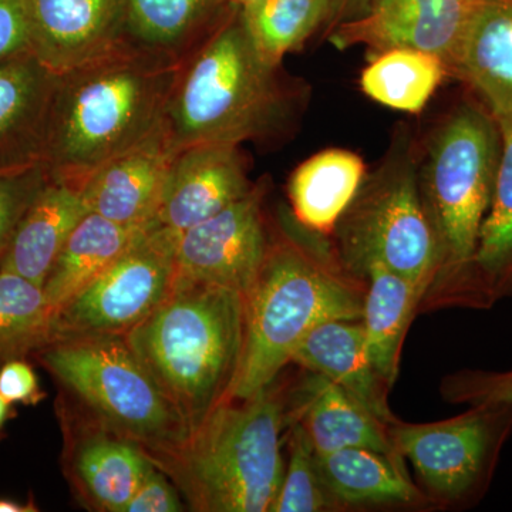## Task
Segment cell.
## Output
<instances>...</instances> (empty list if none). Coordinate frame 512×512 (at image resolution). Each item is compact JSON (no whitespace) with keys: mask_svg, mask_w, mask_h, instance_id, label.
I'll return each instance as SVG.
<instances>
[{"mask_svg":"<svg viewBox=\"0 0 512 512\" xmlns=\"http://www.w3.org/2000/svg\"><path fill=\"white\" fill-rule=\"evenodd\" d=\"M366 279L353 274L332 238L303 228L291 212L269 225L265 259L245 296V345L231 399L278 379L301 340L329 320L362 319Z\"/></svg>","mask_w":512,"mask_h":512,"instance_id":"1","label":"cell"},{"mask_svg":"<svg viewBox=\"0 0 512 512\" xmlns=\"http://www.w3.org/2000/svg\"><path fill=\"white\" fill-rule=\"evenodd\" d=\"M181 63L124 42L57 77L43 164L79 185L163 127Z\"/></svg>","mask_w":512,"mask_h":512,"instance_id":"2","label":"cell"},{"mask_svg":"<svg viewBox=\"0 0 512 512\" xmlns=\"http://www.w3.org/2000/svg\"><path fill=\"white\" fill-rule=\"evenodd\" d=\"M305 97L301 84L256 52L237 8L181 63L163 130L175 151L279 140L295 128Z\"/></svg>","mask_w":512,"mask_h":512,"instance_id":"3","label":"cell"},{"mask_svg":"<svg viewBox=\"0 0 512 512\" xmlns=\"http://www.w3.org/2000/svg\"><path fill=\"white\" fill-rule=\"evenodd\" d=\"M124 338L192 433L231 399L244 355V295L175 275L163 302Z\"/></svg>","mask_w":512,"mask_h":512,"instance_id":"4","label":"cell"},{"mask_svg":"<svg viewBox=\"0 0 512 512\" xmlns=\"http://www.w3.org/2000/svg\"><path fill=\"white\" fill-rule=\"evenodd\" d=\"M275 382L221 403L183 446L151 460L191 510L271 512L285 467L286 394Z\"/></svg>","mask_w":512,"mask_h":512,"instance_id":"5","label":"cell"},{"mask_svg":"<svg viewBox=\"0 0 512 512\" xmlns=\"http://www.w3.org/2000/svg\"><path fill=\"white\" fill-rule=\"evenodd\" d=\"M501 146L500 124L477 100L458 104L427 136L419 158V188L441 256L439 275L431 284L456 274L476 254Z\"/></svg>","mask_w":512,"mask_h":512,"instance_id":"6","label":"cell"},{"mask_svg":"<svg viewBox=\"0 0 512 512\" xmlns=\"http://www.w3.org/2000/svg\"><path fill=\"white\" fill-rule=\"evenodd\" d=\"M330 238L353 274L365 279L370 268L382 266L426 293L439 275L441 256L421 201L419 157L409 131H397Z\"/></svg>","mask_w":512,"mask_h":512,"instance_id":"7","label":"cell"},{"mask_svg":"<svg viewBox=\"0 0 512 512\" xmlns=\"http://www.w3.org/2000/svg\"><path fill=\"white\" fill-rule=\"evenodd\" d=\"M35 356L90 416L134 441L150 460L174 453L190 437V424L124 336L56 340Z\"/></svg>","mask_w":512,"mask_h":512,"instance_id":"8","label":"cell"},{"mask_svg":"<svg viewBox=\"0 0 512 512\" xmlns=\"http://www.w3.org/2000/svg\"><path fill=\"white\" fill-rule=\"evenodd\" d=\"M387 433L433 507L466 510L480 503L493 483L512 434V404L470 406L434 423L397 419L387 424Z\"/></svg>","mask_w":512,"mask_h":512,"instance_id":"9","label":"cell"},{"mask_svg":"<svg viewBox=\"0 0 512 512\" xmlns=\"http://www.w3.org/2000/svg\"><path fill=\"white\" fill-rule=\"evenodd\" d=\"M177 238L150 227L86 288L56 309L52 339L126 336L163 302L174 284Z\"/></svg>","mask_w":512,"mask_h":512,"instance_id":"10","label":"cell"},{"mask_svg":"<svg viewBox=\"0 0 512 512\" xmlns=\"http://www.w3.org/2000/svg\"><path fill=\"white\" fill-rule=\"evenodd\" d=\"M265 197L266 185L254 184L241 200L181 234L175 244L177 275L232 289L245 298L268 249Z\"/></svg>","mask_w":512,"mask_h":512,"instance_id":"11","label":"cell"},{"mask_svg":"<svg viewBox=\"0 0 512 512\" xmlns=\"http://www.w3.org/2000/svg\"><path fill=\"white\" fill-rule=\"evenodd\" d=\"M498 124L503 138L500 167L476 254L456 274L429 286L419 313L448 308L483 311L512 296V119Z\"/></svg>","mask_w":512,"mask_h":512,"instance_id":"12","label":"cell"},{"mask_svg":"<svg viewBox=\"0 0 512 512\" xmlns=\"http://www.w3.org/2000/svg\"><path fill=\"white\" fill-rule=\"evenodd\" d=\"M473 0H366L363 12L339 23L330 43L340 50L362 46L370 56L392 49L433 53L448 73Z\"/></svg>","mask_w":512,"mask_h":512,"instance_id":"13","label":"cell"},{"mask_svg":"<svg viewBox=\"0 0 512 512\" xmlns=\"http://www.w3.org/2000/svg\"><path fill=\"white\" fill-rule=\"evenodd\" d=\"M241 146L195 144L175 153L153 227L178 238L252 190Z\"/></svg>","mask_w":512,"mask_h":512,"instance_id":"14","label":"cell"},{"mask_svg":"<svg viewBox=\"0 0 512 512\" xmlns=\"http://www.w3.org/2000/svg\"><path fill=\"white\" fill-rule=\"evenodd\" d=\"M63 417L64 470L80 500L92 510L124 512L156 464L134 441L87 413L74 423Z\"/></svg>","mask_w":512,"mask_h":512,"instance_id":"15","label":"cell"},{"mask_svg":"<svg viewBox=\"0 0 512 512\" xmlns=\"http://www.w3.org/2000/svg\"><path fill=\"white\" fill-rule=\"evenodd\" d=\"M127 0H23L30 52L57 74L126 42Z\"/></svg>","mask_w":512,"mask_h":512,"instance_id":"16","label":"cell"},{"mask_svg":"<svg viewBox=\"0 0 512 512\" xmlns=\"http://www.w3.org/2000/svg\"><path fill=\"white\" fill-rule=\"evenodd\" d=\"M175 153L161 127L101 164L79 185L87 210L123 227H153Z\"/></svg>","mask_w":512,"mask_h":512,"instance_id":"17","label":"cell"},{"mask_svg":"<svg viewBox=\"0 0 512 512\" xmlns=\"http://www.w3.org/2000/svg\"><path fill=\"white\" fill-rule=\"evenodd\" d=\"M57 77L30 50L0 62V173L43 164Z\"/></svg>","mask_w":512,"mask_h":512,"instance_id":"18","label":"cell"},{"mask_svg":"<svg viewBox=\"0 0 512 512\" xmlns=\"http://www.w3.org/2000/svg\"><path fill=\"white\" fill-rule=\"evenodd\" d=\"M450 77L495 120L512 119V0H473Z\"/></svg>","mask_w":512,"mask_h":512,"instance_id":"19","label":"cell"},{"mask_svg":"<svg viewBox=\"0 0 512 512\" xmlns=\"http://www.w3.org/2000/svg\"><path fill=\"white\" fill-rule=\"evenodd\" d=\"M289 421L301 424L318 454L357 447L403 461L387 424L318 373L306 370V376L286 394V424Z\"/></svg>","mask_w":512,"mask_h":512,"instance_id":"20","label":"cell"},{"mask_svg":"<svg viewBox=\"0 0 512 512\" xmlns=\"http://www.w3.org/2000/svg\"><path fill=\"white\" fill-rule=\"evenodd\" d=\"M291 363L338 384L383 423L399 419L387 399L390 387L367 356L360 320H329L316 326L296 346Z\"/></svg>","mask_w":512,"mask_h":512,"instance_id":"21","label":"cell"},{"mask_svg":"<svg viewBox=\"0 0 512 512\" xmlns=\"http://www.w3.org/2000/svg\"><path fill=\"white\" fill-rule=\"evenodd\" d=\"M87 212L76 185L49 175L16 224L0 269L43 286L64 242Z\"/></svg>","mask_w":512,"mask_h":512,"instance_id":"22","label":"cell"},{"mask_svg":"<svg viewBox=\"0 0 512 512\" xmlns=\"http://www.w3.org/2000/svg\"><path fill=\"white\" fill-rule=\"evenodd\" d=\"M320 477L339 510L367 507H429L423 490L410 480L404 461L369 448L316 453Z\"/></svg>","mask_w":512,"mask_h":512,"instance_id":"23","label":"cell"},{"mask_svg":"<svg viewBox=\"0 0 512 512\" xmlns=\"http://www.w3.org/2000/svg\"><path fill=\"white\" fill-rule=\"evenodd\" d=\"M366 175V163L355 151L328 148L313 154L289 177L292 217L303 228L332 237Z\"/></svg>","mask_w":512,"mask_h":512,"instance_id":"24","label":"cell"},{"mask_svg":"<svg viewBox=\"0 0 512 512\" xmlns=\"http://www.w3.org/2000/svg\"><path fill=\"white\" fill-rule=\"evenodd\" d=\"M225 3L228 0H127L124 40L183 63L229 18L221 16Z\"/></svg>","mask_w":512,"mask_h":512,"instance_id":"25","label":"cell"},{"mask_svg":"<svg viewBox=\"0 0 512 512\" xmlns=\"http://www.w3.org/2000/svg\"><path fill=\"white\" fill-rule=\"evenodd\" d=\"M363 339L376 372L392 389L400 375L404 339L419 313L424 289L382 266L366 272Z\"/></svg>","mask_w":512,"mask_h":512,"instance_id":"26","label":"cell"},{"mask_svg":"<svg viewBox=\"0 0 512 512\" xmlns=\"http://www.w3.org/2000/svg\"><path fill=\"white\" fill-rule=\"evenodd\" d=\"M147 228H130L87 212L57 255L43 289L59 309L110 268Z\"/></svg>","mask_w":512,"mask_h":512,"instance_id":"27","label":"cell"},{"mask_svg":"<svg viewBox=\"0 0 512 512\" xmlns=\"http://www.w3.org/2000/svg\"><path fill=\"white\" fill-rule=\"evenodd\" d=\"M450 76L441 57L414 49H392L372 56L360 74V89L375 103L406 114H420Z\"/></svg>","mask_w":512,"mask_h":512,"instance_id":"28","label":"cell"},{"mask_svg":"<svg viewBox=\"0 0 512 512\" xmlns=\"http://www.w3.org/2000/svg\"><path fill=\"white\" fill-rule=\"evenodd\" d=\"M239 15L256 52L281 66L328 22L329 0H256L241 6Z\"/></svg>","mask_w":512,"mask_h":512,"instance_id":"29","label":"cell"},{"mask_svg":"<svg viewBox=\"0 0 512 512\" xmlns=\"http://www.w3.org/2000/svg\"><path fill=\"white\" fill-rule=\"evenodd\" d=\"M53 315L43 286L0 269V365L49 345Z\"/></svg>","mask_w":512,"mask_h":512,"instance_id":"30","label":"cell"},{"mask_svg":"<svg viewBox=\"0 0 512 512\" xmlns=\"http://www.w3.org/2000/svg\"><path fill=\"white\" fill-rule=\"evenodd\" d=\"M288 460L271 512L340 511L320 477L316 451L298 421L286 424Z\"/></svg>","mask_w":512,"mask_h":512,"instance_id":"31","label":"cell"},{"mask_svg":"<svg viewBox=\"0 0 512 512\" xmlns=\"http://www.w3.org/2000/svg\"><path fill=\"white\" fill-rule=\"evenodd\" d=\"M440 394L450 404H512V369H463L441 380Z\"/></svg>","mask_w":512,"mask_h":512,"instance_id":"32","label":"cell"},{"mask_svg":"<svg viewBox=\"0 0 512 512\" xmlns=\"http://www.w3.org/2000/svg\"><path fill=\"white\" fill-rule=\"evenodd\" d=\"M49 180L45 164L26 170L0 173V256L8 247L23 212Z\"/></svg>","mask_w":512,"mask_h":512,"instance_id":"33","label":"cell"},{"mask_svg":"<svg viewBox=\"0 0 512 512\" xmlns=\"http://www.w3.org/2000/svg\"><path fill=\"white\" fill-rule=\"evenodd\" d=\"M180 491L157 466L148 473L137 488L124 512H180L184 511Z\"/></svg>","mask_w":512,"mask_h":512,"instance_id":"34","label":"cell"},{"mask_svg":"<svg viewBox=\"0 0 512 512\" xmlns=\"http://www.w3.org/2000/svg\"><path fill=\"white\" fill-rule=\"evenodd\" d=\"M0 394L10 404L35 406L45 399L39 379L25 357L10 359L0 365Z\"/></svg>","mask_w":512,"mask_h":512,"instance_id":"35","label":"cell"},{"mask_svg":"<svg viewBox=\"0 0 512 512\" xmlns=\"http://www.w3.org/2000/svg\"><path fill=\"white\" fill-rule=\"evenodd\" d=\"M29 50L28 20L23 0H0V62Z\"/></svg>","mask_w":512,"mask_h":512,"instance_id":"36","label":"cell"},{"mask_svg":"<svg viewBox=\"0 0 512 512\" xmlns=\"http://www.w3.org/2000/svg\"><path fill=\"white\" fill-rule=\"evenodd\" d=\"M356 0H329L328 25L332 23V29L350 18V9L355 8Z\"/></svg>","mask_w":512,"mask_h":512,"instance_id":"37","label":"cell"},{"mask_svg":"<svg viewBox=\"0 0 512 512\" xmlns=\"http://www.w3.org/2000/svg\"><path fill=\"white\" fill-rule=\"evenodd\" d=\"M39 511L35 501L30 498L26 503L12 500V498L0 497V512H36Z\"/></svg>","mask_w":512,"mask_h":512,"instance_id":"38","label":"cell"},{"mask_svg":"<svg viewBox=\"0 0 512 512\" xmlns=\"http://www.w3.org/2000/svg\"><path fill=\"white\" fill-rule=\"evenodd\" d=\"M12 406L13 404H10L8 400L0 394V436H2V431L5 429L6 423H8L10 417L13 416Z\"/></svg>","mask_w":512,"mask_h":512,"instance_id":"39","label":"cell"},{"mask_svg":"<svg viewBox=\"0 0 512 512\" xmlns=\"http://www.w3.org/2000/svg\"><path fill=\"white\" fill-rule=\"evenodd\" d=\"M231 5L238 6V8H241V6L248 5V3L256 2V0H228Z\"/></svg>","mask_w":512,"mask_h":512,"instance_id":"40","label":"cell"}]
</instances>
